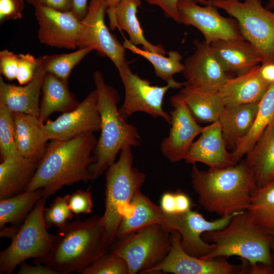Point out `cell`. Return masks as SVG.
<instances>
[{"instance_id":"6da1fadb","label":"cell","mask_w":274,"mask_h":274,"mask_svg":"<svg viewBox=\"0 0 274 274\" xmlns=\"http://www.w3.org/2000/svg\"><path fill=\"white\" fill-rule=\"evenodd\" d=\"M97 142L93 132L65 141L51 140L26 190L43 188L47 199L64 186L92 180L90 166L94 162L91 154Z\"/></svg>"},{"instance_id":"7a4b0ae2","label":"cell","mask_w":274,"mask_h":274,"mask_svg":"<svg viewBox=\"0 0 274 274\" xmlns=\"http://www.w3.org/2000/svg\"><path fill=\"white\" fill-rule=\"evenodd\" d=\"M191 183L198 202L206 211L221 217L248 210L257 187L253 173L244 159L224 168L191 169Z\"/></svg>"},{"instance_id":"3957f363","label":"cell","mask_w":274,"mask_h":274,"mask_svg":"<svg viewBox=\"0 0 274 274\" xmlns=\"http://www.w3.org/2000/svg\"><path fill=\"white\" fill-rule=\"evenodd\" d=\"M100 219L94 216L85 220L69 221L58 228L44 264L57 274L82 273L108 253L110 246L105 239Z\"/></svg>"},{"instance_id":"277c9868","label":"cell","mask_w":274,"mask_h":274,"mask_svg":"<svg viewBox=\"0 0 274 274\" xmlns=\"http://www.w3.org/2000/svg\"><path fill=\"white\" fill-rule=\"evenodd\" d=\"M93 77L101 119L100 135L93 151L94 162L90 166L95 180L115 162L122 149L140 146L142 140L136 127L121 115L117 108L120 98L116 90L105 82L100 71H95Z\"/></svg>"},{"instance_id":"5b68a950","label":"cell","mask_w":274,"mask_h":274,"mask_svg":"<svg viewBox=\"0 0 274 274\" xmlns=\"http://www.w3.org/2000/svg\"><path fill=\"white\" fill-rule=\"evenodd\" d=\"M131 149L128 147L122 149L118 160L105 172V209L100 222L110 246L117 240L121 221L130 212L131 202L146 179L145 174L133 166Z\"/></svg>"},{"instance_id":"8992f818","label":"cell","mask_w":274,"mask_h":274,"mask_svg":"<svg viewBox=\"0 0 274 274\" xmlns=\"http://www.w3.org/2000/svg\"><path fill=\"white\" fill-rule=\"evenodd\" d=\"M272 236L263 232L249 212L236 213L224 228L204 232L202 238L215 245V249L201 257L206 260L238 256L250 263L273 264L270 244Z\"/></svg>"},{"instance_id":"52a82bcc","label":"cell","mask_w":274,"mask_h":274,"mask_svg":"<svg viewBox=\"0 0 274 274\" xmlns=\"http://www.w3.org/2000/svg\"><path fill=\"white\" fill-rule=\"evenodd\" d=\"M47 198L42 197L29 213L10 246L0 253V273L11 274L29 258L43 262L48 257L56 235L50 233L43 213Z\"/></svg>"},{"instance_id":"ba28073f","label":"cell","mask_w":274,"mask_h":274,"mask_svg":"<svg viewBox=\"0 0 274 274\" xmlns=\"http://www.w3.org/2000/svg\"><path fill=\"white\" fill-rule=\"evenodd\" d=\"M235 18L244 39L260 55L262 63H274V13L261 0H208Z\"/></svg>"},{"instance_id":"9c48e42d","label":"cell","mask_w":274,"mask_h":274,"mask_svg":"<svg viewBox=\"0 0 274 274\" xmlns=\"http://www.w3.org/2000/svg\"><path fill=\"white\" fill-rule=\"evenodd\" d=\"M172 231L159 224L147 226L118 238L111 252L125 260L129 274H145L169 253Z\"/></svg>"},{"instance_id":"30bf717a","label":"cell","mask_w":274,"mask_h":274,"mask_svg":"<svg viewBox=\"0 0 274 274\" xmlns=\"http://www.w3.org/2000/svg\"><path fill=\"white\" fill-rule=\"evenodd\" d=\"M236 213L210 221L199 213L191 210L168 214L161 209L157 215L156 224L162 225L172 231H178L184 250L190 255L201 258L212 252L216 247L215 244L205 242L202 238V234L224 228Z\"/></svg>"},{"instance_id":"8fae6325","label":"cell","mask_w":274,"mask_h":274,"mask_svg":"<svg viewBox=\"0 0 274 274\" xmlns=\"http://www.w3.org/2000/svg\"><path fill=\"white\" fill-rule=\"evenodd\" d=\"M118 71L125 90L124 100L119 109L122 116L126 119L135 113L142 112L154 118H162L170 125L171 116L164 111L162 104L171 85H152L148 80L133 74L128 64Z\"/></svg>"},{"instance_id":"7c38bea8","label":"cell","mask_w":274,"mask_h":274,"mask_svg":"<svg viewBox=\"0 0 274 274\" xmlns=\"http://www.w3.org/2000/svg\"><path fill=\"white\" fill-rule=\"evenodd\" d=\"M108 6L105 0H91L81 20L79 48L91 47L99 55L109 57L118 70L128 64L125 48L109 30L105 22Z\"/></svg>"},{"instance_id":"4fadbf2b","label":"cell","mask_w":274,"mask_h":274,"mask_svg":"<svg viewBox=\"0 0 274 274\" xmlns=\"http://www.w3.org/2000/svg\"><path fill=\"white\" fill-rule=\"evenodd\" d=\"M197 3L195 0L178 2L180 23L196 27L209 44L218 40H245L235 18L222 16L211 5L200 6Z\"/></svg>"},{"instance_id":"5bb4252c","label":"cell","mask_w":274,"mask_h":274,"mask_svg":"<svg viewBox=\"0 0 274 274\" xmlns=\"http://www.w3.org/2000/svg\"><path fill=\"white\" fill-rule=\"evenodd\" d=\"M181 239L180 232L173 230L169 253L161 262L146 273L240 274L242 264L230 263L224 259L225 257L206 260L188 254L183 249Z\"/></svg>"},{"instance_id":"9a60e30c","label":"cell","mask_w":274,"mask_h":274,"mask_svg":"<svg viewBox=\"0 0 274 274\" xmlns=\"http://www.w3.org/2000/svg\"><path fill=\"white\" fill-rule=\"evenodd\" d=\"M35 9L41 43L59 48L75 49L79 47L82 22L73 11H61L44 6Z\"/></svg>"},{"instance_id":"2e32d148","label":"cell","mask_w":274,"mask_h":274,"mask_svg":"<svg viewBox=\"0 0 274 274\" xmlns=\"http://www.w3.org/2000/svg\"><path fill=\"white\" fill-rule=\"evenodd\" d=\"M169 101L173 107L169 113L171 127L168 136L161 143L160 151L168 160L177 162L184 160L194 139L206 126L198 125L178 94L172 96Z\"/></svg>"},{"instance_id":"e0dca14e","label":"cell","mask_w":274,"mask_h":274,"mask_svg":"<svg viewBox=\"0 0 274 274\" xmlns=\"http://www.w3.org/2000/svg\"><path fill=\"white\" fill-rule=\"evenodd\" d=\"M101 119L96 90L90 92L73 110L44 124L49 140L65 141L81 134L100 131Z\"/></svg>"},{"instance_id":"ac0fdd59","label":"cell","mask_w":274,"mask_h":274,"mask_svg":"<svg viewBox=\"0 0 274 274\" xmlns=\"http://www.w3.org/2000/svg\"><path fill=\"white\" fill-rule=\"evenodd\" d=\"M195 50L184 61L183 75L186 83L192 86L219 90L229 79L233 77L226 73L214 55L210 44L204 41L194 40Z\"/></svg>"},{"instance_id":"d6986e66","label":"cell","mask_w":274,"mask_h":274,"mask_svg":"<svg viewBox=\"0 0 274 274\" xmlns=\"http://www.w3.org/2000/svg\"><path fill=\"white\" fill-rule=\"evenodd\" d=\"M200 134L185 157L186 163L201 162L210 168H224L236 164L231 153L227 151L218 120L206 126Z\"/></svg>"},{"instance_id":"ffe728a7","label":"cell","mask_w":274,"mask_h":274,"mask_svg":"<svg viewBox=\"0 0 274 274\" xmlns=\"http://www.w3.org/2000/svg\"><path fill=\"white\" fill-rule=\"evenodd\" d=\"M39 59V63L33 78L25 85L8 84L0 77V105L13 113L39 117V97L46 73Z\"/></svg>"},{"instance_id":"44dd1931","label":"cell","mask_w":274,"mask_h":274,"mask_svg":"<svg viewBox=\"0 0 274 274\" xmlns=\"http://www.w3.org/2000/svg\"><path fill=\"white\" fill-rule=\"evenodd\" d=\"M210 46L224 71L231 75H243L262 63L257 50L245 40H218Z\"/></svg>"},{"instance_id":"7402d4cb","label":"cell","mask_w":274,"mask_h":274,"mask_svg":"<svg viewBox=\"0 0 274 274\" xmlns=\"http://www.w3.org/2000/svg\"><path fill=\"white\" fill-rule=\"evenodd\" d=\"M260 65L249 72L228 79L220 88L225 106L259 102L271 84L265 81L260 74Z\"/></svg>"},{"instance_id":"603a6c76","label":"cell","mask_w":274,"mask_h":274,"mask_svg":"<svg viewBox=\"0 0 274 274\" xmlns=\"http://www.w3.org/2000/svg\"><path fill=\"white\" fill-rule=\"evenodd\" d=\"M41 159L27 158L19 154L1 161L0 199L25 191L36 172Z\"/></svg>"},{"instance_id":"cb8c5ba5","label":"cell","mask_w":274,"mask_h":274,"mask_svg":"<svg viewBox=\"0 0 274 274\" xmlns=\"http://www.w3.org/2000/svg\"><path fill=\"white\" fill-rule=\"evenodd\" d=\"M141 5L140 0H121L115 8H108L106 13L110 20V28L125 31L133 45H141L145 50L164 55L167 52L162 45L151 44L144 35L137 17L138 8Z\"/></svg>"},{"instance_id":"d4e9b609","label":"cell","mask_w":274,"mask_h":274,"mask_svg":"<svg viewBox=\"0 0 274 274\" xmlns=\"http://www.w3.org/2000/svg\"><path fill=\"white\" fill-rule=\"evenodd\" d=\"M15 124V141L20 155L30 158L41 159L49 139L44 123L38 117L13 113Z\"/></svg>"},{"instance_id":"484cf974","label":"cell","mask_w":274,"mask_h":274,"mask_svg":"<svg viewBox=\"0 0 274 274\" xmlns=\"http://www.w3.org/2000/svg\"><path fill=\"white\" fill-rule=\"evenodd\" d=\"M44 196L43 188L25 190L15 196L0 199L1 237L12 238Z\"/></svg>"},{"instance_id":"4316f807","label":"cell","mask_w":274,"mask_h":274,"mask_svg":"<svg viewBox=\"0 0 274 274\" xmlns=\"http://www.w3.org/2000/svg\"><path fill=\"white\" fill-rule=\"evenodd\" d=\"M259 102L225 106L218 121L227 149L233 150L250 131Z\"/></svg>"},{"instance_id":"83f0119b","label":"cell","mask_w":274,"mask_h":274,"mask_svg":"<svg viewBox=\"0 0 274 274\" xmlns=\"http://www.w3.org/2000/svg\"><path fill=\"white\" fill-rule=\"evenodd\" d=\"M244 159L258 187L274 182V122L263 131Z\"/></svg>"},{"instance_id":"f1b7e54d","label":"cell","mask_w":274,"mask_h":274,"mask_svg":"<svg viewBox=\"0 0 274 274\" xmlns=\"http://www.w3.org/2000/svg\"><path fill=\"white\" fill-rule=\"evenodd\" d=\"M185 101L192 115L199 123L218 120L225 107L219 90L204 89L185 84L178 93Z\"/></svg>"},{"instance_id":"f546056e","label":"cell","mask_w":274,"mask_h":274,"mask_svg":"<svg viewBox=\"0 0 274 274\" xmlns=\"http://www.w3.org/2000/svg\"><path fill=\"white\" fill-rule=\"evenodd\" d=\"M42 91L43 96L39 118L43 123L52 114L71 111L80 103L70 92L67 81L51 74L46 73Z\"/></svg>"},{"instance_id":"4dcf8cb0","label":"cell","mask_w":274,"mask_h":274,"mask_svg":"<svg viewBox=\"0 0 274 274\" xmlns=\"http://www.w3.org/2000/svg\"><path fill=\"white\" fill-rule=\"evenodd\" d=\"M274 122V82L259 102L254 123L247 134L231 152L235 164L250 151L265 128Z\"/></svg>"},{"instance_id":"1f68e13d","label":"cell","mask_w":274,"mask_h":274,"mask_svg":"<svg viewBox=\"0 0 274 274\" xmlns=\"http://www.w3.org/2000/svg\"><path fill=\"white\" fill-rule=\"evenodd\" d=\"M125 49L134 54L140 55L148 60L153 66L156 75L169 84L172 88H181L184 82L176 81L173 78L175 74L183 72L184 65L181 61L182 55L177 51L172 50L167 52V57L163 55L142 49L133 45L125 38L122 43Z\"/></svg>"},{"instance_id":"d6a6232c","label":"cell","mask_w":274,"mask_h":274,"mask_svg":"<svg viewBox=\"0 0 274 274\" xmlns=\"http://www.w3.org/2000/svg\"><path fill=\"white\" fill-rule=\"evenodd\" d=\"M247 211L263 232L274 236V182L254 190Z\"/></svg>"},{"instance_id":"836d02e7","label":"cell","mask_w":274,"mask_h":274,"mask_svg":"<svg viewBox=\"0 0 274 274\" xmlns=\"http://www.w3.org/2000/svg\"><path fill=\"white\" fill-rule=\"evenodd\" d=\"M93 50L94 49L91 47L80 48L72 52L46 55L39 58L46 73L67 81L74 67Z\"/></svg>"},{"instance_id":"e575fe53","label":"cell","mask_w":274,"mask_h":274,"mask_svg":"<svg viewBox=\"0 0 274 274\" xmlns=\"http://www.w3.org/2000/svg\"><path fill=\"white\" fill-rule=\"evenodd\" d=\"M13 114L5 106L0 105V157L6 158L20 154L15 141Z\"/></svg>"},{"instance_id":"d590c367","label":"cell","mask_w":274,"mask_h":274,"mask_svg":"<svg viewBox=\"0 0 274 274\" xmlns=\"http://www.w3.org/2000/svg\"><path fill=\"white\" fill-rule=\"evenodd\" d=\"M69 197L70 194L58 196L48 208H44L43 217L47 228L52 226L61 228L72 220L75 214L69 207Z\"/></svg>"},{"instance_id":"8d00e7d4","label":"cell","mask_w":274,"mask_h":274,"mask_svg":"<svg viewBox=\"0 0 274 274\" xmlns=\"http://www.w3.org/2000/svg\"><path fill=\"white\" fill-rule=\"evenodd\" d=\"M82 273L129 274V268L123 258L108 252L88 266Z\"/></svg>"},{"instance_id":"74e56055","label":"cell","mask_w":274,"mask_h":274,"mask_svg":"<svg viewBox=\"0 0 274 274\" xmlns=\"http://www.w3.org/2000/svg\"><path fill=\"white\" fill-rule=\"evenodd\" d=\"M39 63V59L30 54H19L16 80L20 85L29 83L33 78Z\"/></svg>"},{"instance_id":"f35d334b","label":"cell","mask_w":274,"mask_h":274,"mask_svg":"<svg viewBox=\"0 0 274 274\" xmlns=\"http://www.w3.org/2000/svg\"><path fill=\"white\" fill-rule=\"evenodd\" d=\"M68 206L75 215L89 214L92 211L91 193L88 191L78 190L70 194Z\"/></svg>"},{"instance_id":"ab89813d","label":"cell","mask_w":274,"mask_h":274,"mask_svg":"<svg viewBox=\"0 0 274 274\" xmlns=\"http://www.w3.org/2000/svg\"><path fill=\"white\" fill-rule=\"evenodd\" d=\"M18 54L7 49L0 52L1 74L9 81L16 79L18 70Z\"/></svg>"},{"instance_id":"60d3db41","label":"cell","mask_w":274,"mask_h":274,"mask_svg":"<svg viewBox=\"0 0 274 274\" xmlns=\"http://www.w3.org/2000/svg\"><path fill=\"white\" fill-rule=\"evenodd\" d=\"M25 7L23 0H0V22L21 19Z\"/></svg>"},{"instance_id":"b9f144b4","label":"cell","mask_w":274,"mask_h":274,"mask_svg":"<svg viewBox=\"0 0 274 274\" xmlns=\"http://www.w3.org/2000/svg\"><path fill=\"white\" fill-rule=\"evenodd\" d=\"M148 4L158 6L164 14L180 23L177 4L180 0H145ZM197 3L206 5L208 0H195Z\"/></svg>"},{"instance_id":"7bdbcfd3","label":"cell","mask_w":274,"mask_h":274,"mask_svg":"<svg viewBox=\"0 0 274 274\" xmlns=\"http://www.w3.org/2000/svg\"><path fill=\"white\" fill-rule=\"evenodd\" d=\"M34 7L44 6L61 11L71 10L70 0H26Z\"/></svg>"},{"instance_id":"ee69618b","label":"cell","mask_w":274,"mask_h":274,"mask_svg":"<svg viewBox=\"0 0 274 274\" xmlns=\"http://www.w3.org/2000/svg\"><path fill=\"white\" fill-rule=\"evenodd\" d=\"M35 265H30L26 264L25 261L20 264V269L18 274H57L46 265H42L40 261L36 260Z\"/></svg>"},{"instance_id":"f6af8a7d","label":"cell","mask_w":274,"mask_h":274,"mask_svg":"<svg viewBox=\"0 0 274 274\" xmlns=\"http://www.w3.org/2000/svg\"><path fill=\"white\" fill-rule=\"evenodd\" d=\"M160 207L166 213H177L175 193H164L161 197Z\"/></svg>"},{"instance_id":"bcb514c9","label":"cell","mask_w":274,"mask_h":274,"mask_svg":"<svg viewBox=\"0 0 274 274\" xmlns=\"http://www.w3.org/2000/svg\"><path fill=\"white\" fill-rule=\"evenodd\" d=\"M177 213H183L191 210V202L187 195L180 190L175 193Z\"/></svg>"},{"instance_id":"7dc6e473","label":"cell","mask_w":274,"mask_h":274,"mask_svg":"<svg viewBox=\"0 0 274 274\" xmlns=\"http://www.w3.org/2000/svg\"><path fill=\"white\" fill-rule=\"evenodd\" d=\"M70 3L71 10L81 20L87 13V0H70Z\"/></svg>"},{"instance_id":"c3c4849f","label":"cell","mask_w":274,"mask_h":274,"mask_svg":"<svg viewBox=\"0 0 274 274\" xmlns=\"http://www.w3.org/2000/svg\"><path fill=\"white\" fill-rule=\"evenodd\" d=\"M260 74L265 81L270 84L274 82V63H261Z\"/></svg>"},{"instance_id":"681fc988","label":"cell","mask_w":274,"mask_h":274,"mask_svg":"<svg viewBox=\"0 0 274 274\" xmlns=\"http://www.w3.org/2000/svg\"><path fill=\"white\" fill-rule=\"evenodd\" d=\"M121 0H105L108 8H115Z\"/></svg>"},{"instance_id":"f907efd6","label":"cell","mask_w":274,"mask_h":274,"mask_svg":"<svg viewBox=\"0 0 274 274\" xmlns=\"http://www.w3.org/2000/svg\"><path fill=\"white\" fill-rule=\"evenodd\" d=\"M270 251L271 254L273 261V264L274 265V236H272V240L270 244Z\"/></svg>"},{"instance_id":"816d5d0a","label":"cell","mask_w":274,"mask_h":274,"mask_svg":"<svg viewBox=\"0 0 274 274\" xmlns=\"http://www.w3.org/2000/svg\"><path fill=\"white\" fill-rule=\"evenodd\" d=\"M266 9L271 10L274 9V0H268V2L265 7Z\"/></svg>"}]
</instances>
